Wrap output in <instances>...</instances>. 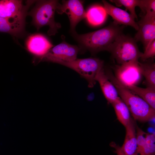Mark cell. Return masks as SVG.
<instances>
[{
    "mask_svg": "<svg viewBox=\"0 0 155 155\" xmlns=\"http://www.w3.org/2000/svg\"><path fill=\"white\" fill-rule=\"evenodd\" d=\"M123 29V27L113 22L94 32L78 34L75 31L72 33L82 47L94 53L102 51H108L111 45L122 33Z\"/></svg>",
    "mask_w": 155,
    "mask_h": 155,
    "instance_id": "1",
    "label": "cell"
},
{
    "mask_svg": "<svg viewBox=\"0 0 155 155\" xmlns=\"http://www.w3.org/2000/svg\"><path fill=\"white\" fill-rule=\"evenodd\" d=\"M105 73L116 88L119 97L126 105L134 120L147 122L155 118V109L142 99L123 86L111 72L107 71Z\"/></svg>",
    "mask_w": 155,
    "mask_h": 155,
    "instance_id": "2",
    "label": "cell"
},
{
    "mask_svg": "<svg viewBox=\"0 0 155 155\" xmlns=\"http://www.w3.org/2000/svg\"><path fill=\"white\" fill-rule=\"evenodd\" d=\"M35 2V6L28 13L32 18V24L37 30L44 26H49L48 34L49 36L55 35L61 26L54 19L58 1L37 0Z\"/></svg>",
    "mask_w": 155,
    "mask_h": 155,
    "instance_id": "3",
    "label": "cell"
},
{
    "mask_svg": "<svg viewBox=\"0 0 155 155\" xmlns=\"http://www.w3.org/2000/svg\"><path fill=\"white\" fill-rule=\"evenodd\" d=\"M136 42L134 38L122 33L111 45L108 51L119 65L138 61L142 53L140 51Z\"/></svg>",
    "mask_w": 155,
    "mask_h": 155,
    "instance_id": "4",
    "label": "cell"
},
{
    "mask_svg": "<svg viewBox=\"0 0 155 155\" xmlns=\"http://www.w3.org/2000/svg\"><path fill=\"white\" fill-rule=\"evenodd\" d=\"M59 64L76 71L88 82V86L92 88L96 83V78L104 67V62L96 58L76 59L72 61L61 62Z\"/></svg>",
    "mask_w": 155,
    "mask_h": 155,
    "instance_id": "5",
    "label": "cell"
},
{
    "mask_svg": "<svg viewBox=\"0 0 155 155\" xmlns=\"http://www.w3.org/2000/svg\"><path fill=\"white\" fill-rule=\"evenodd\" d=\"M80 49L77 46L70 44L63 41L52 48L43 56L34 58L33 63L36 64L41 61H47L59 64L61 62L72 61L77 59Z\"/></svg>",
    "mask_w": 155,
    "mask_h": 155,
    "instance_id": "6",
    "label": "cell"
},
{
    "mask_svg": "<svg viewBox=\"0 0 155 155\" xmlns=\"http://www.w3.org/2000/svg\"><path fill=\"white\" fill-rule=\"evenodd\" d=\"M139 62L131 61L115 66L114 75L123 86H136L140 81L142 75Z\"/></svg>",
    "mask_w": 155,
    "mask_h": 155,
    "instance_id": "7",
    "label": "cell"
},
{
    "mask_svg": "<svg viewBox=\"0 0 155 155\" xmlns=\"http://www.w3.org/2000/svg\"><path fill=\"white\" fill-rule=\"evenodd\" d=\"M56 11L59 14L65 13L69 18L72 32H75L77 24L86 18V12L84 9L83 1L78 0H63L59 3Z\"/></svg>",
    "mask_w": 155,
    "mask_h": 155,
    "instance_id": "8",
    "label": "cell"
},
{
    "mask_svg": "<svg viewBox=\"0 0 155 155\" xmlns=\"http://www.w3.org/2000/svg\"><path fill=\"white\" fill-rule=\"evenodd\" d=\"M35 0H27L24 4L22 0H2L0 1V17L11 18L28 12Z\"/></svg>",
    "mask_w": 155,
    "mask_h": 155,
    "instance_id": "9",
    "label": "cell"
},
{
    "mask_svg": "<svg viewBox=\"0 0 155 155\" xmlns=\"http://www.w3.org/2000/svg\"><path fill=\"white\" fill-rule=\"evenodd\" d=\"M28 12L11 18L0 17V32L9 34L17 38L25 35L26 19Z\"/></svg>",
    "mask_w": 155,
    "mask_h": 155,
    "instance_id": "10",
    "label": "cell"
},
{
    "mask_svg": "<svg viewBox=\"0 0 155 155\" xmlns=\"http://www.w3.org/2000/svg\"><path fill=\"white\" fill-rule=\"evenodd\" d=\"M27 50L34 55V58H39L45 55L53 45L44 36L36 34L29 36L26 42Z\"/></svg>",
    "mask_w": 155,
    "mask_h": 155,
    "instance_id": "11",
    "label": "cell"
},
{
    "mask_svg": "<svg viewBox=\"0 0 155 155\" xmlns=\"http://www.w3.org/2000/svg\"><path fill=\"white\" fill-rule=\"evenodd\" d=\"M137 23L138 29L134 38L136 42H142L145 49L155 40V19L142 17Z\"/></svg>",
    "mask_w": 155,
    "mask_h": 155,
    "instance_id": "12",
    "label": "cell"
},
{
    "mask_svg": "<svg viewBox=\"0 0 155 155\" xmlns=\"http://www.w3.org/2000/svg\"><path fill=\"white\" fill-rule=\"evenodd\" d=\"M103 7L107 14L111 16L114 23L118 25L129 26L137 30L138 26L135 18L126 11L113 5L105 0H102Z\"/></svg>",
    "mask_w": 155,
    "mask_h": 155,
    "instance_id": "13",
    "label": "cell"
},
{
    "mask_svg": "<svg viewBox=\"0 0 155 155\" xmlns=\"http://www.w3.org/2000/svg\"><path fill=\"white\" fill-rule=\"evenodd\" d=\"M108 102L111 104L119 97L116 89L107 76L104 68L98 72L96 78Z\"/></svg>",
    "mask_w": 155,
    "mask_h": 155,
    "instance_id": "14",
    "label": "cell"
},
{
    "mask_svg": "<svg viewBox=\"0 0 155 155\" xmlns=\"http://www.w3.org/2000/svg\"><path fill=\"white\" fill-rule=\"evenodd\" d=\"M125 128V136L121 148L125 155H137L135 126L132 119Z\"/></svg>",
    "mask_w": 155,
    "mask_h": 155,
    "instance_id": "15",
    "label": "cell"
},
{
    "mask_svg": "<svg viewBox=\"0 0 155 155\" xmlns=\"http://www.w3.org/2000/svg\"><path fill=\"white\" fill-rule=\"evenodd\" d=\"M125 87L142 99L150 107L155 110V89L148 87L141 88L133 85Z\"/></svg>",
    "mask_w": 155,
    "mask_h": 155,
    "instance_id": "16",
    "label": "cell"
},
{
    "mask_svg": "<svg viewBox=\"0 0 155 155\" xmlns=\"http://www.w3.org/2000/svg\"><path fill=\"white\" fill-rule=\"evenodd\" d=\"M107 14L103 7L94 5L90 8L86 12V18L91 25H98L104 22Z\"/></svg>",
    "mask_w": 155,
    "mask_h": 155,
    "instance_id": "17",
    "label": "cell"
},
{
    "mask_svg": "<svg viewBox=\"0 0 155 155\" xmlns=\"http://www.w3.org/2000/svg\"><path fill=\"white\" fill-rule=\"evenodd\" d=\"M111 104L114 109L118 120L125 127L131 119L126 105L120 97Z\"/></svg>",
    "mask_w": 155,
    "mask_h": 155,
    "instance_id": "18",
    "label": "cell"
},
{
    "mask_svg": "<svg viewBox=\"0 0 155 155\" xmlns=\"http://www.w3.org/2000/svg\"><path fill=\"white\" fill-rule=\"evenodd\" d=\"M142 75L145 79L147 87L155 89V64L154 63L139 62Z\"/></svg>",
    "mask_w": 155,
    "mask_h": 155,
    "instance_id": "19",
    "label": "cell"
},
{
    "mask_svg": "<svg viewBox=\"0 0 155 155\" xmlns=\"http://www.w3.org/2000/svg\"><path fill=\"white\" fill-rule=\"evenodd\" d=\"M110 1L115 3L117 6H124L126 9L129 11L130 13L135 19H137L135 8L137 6L139 7L141 0H112Z\"/></svg>",
    "mask_w": 155,
    "mask_h": 155,
    "instance_id": "20",
    "label": "cell"
},
{
    "mask_svg": "<svg viewBox=\"0 0 155 155\" xmlns=\"http://www.w3.org/2000/svg\"><path fill=\"white\" fill-rule=\"evenodd\" d=\"M139 7L144 14L142 17L146 19H155V0H141Z\"/></svg>",
    "mask_w": 155,
    "mask_h": 155,
    "instance_id": "21",
    "label": "cell"
},
{
    "mask_svg": "<svg viewBox=\"0 0 155 155\" xmlns=\"http://www.w3.org/2000/svg\"><path fill=\"white\" fill-rule=\"evenodd\" d=\"M136 136L137 144V155L141 152L146 145L145 132L137 126L136 127Z\"/></svg>",
    "mask_w": 155,
    "mask_h": 155,
    "instance_id": "22",
    "label": "cell"
},
{
    "mask_svg": "<svg viewBox=\"0 0 155 155\" xmlns=\"http://www.w3.org/2000/svg\"><path fill=\"white\" fill-rule=\"evenodd\" d=\"M155 55V40L152 41L145 49L140 59L144 61L152 57Z\"/></svg>",
    "mask_w": 155,
    "mask_h": 155,
    "instance_id": "23",
    "label": "cell"
},
{
    "mask_svg": "<svg viewBox=\"0 0 155 155\" xmlns=\"http://www.w3.org/2000/svg\"><path fill=\"white\" fill-rule=\"evenodd\" d=\"M110 146L115 150V152L117 155H125L121 147L115 142H112L110 144Z\"/></svg>",
    "mask_w": 155,
    "mask_h": 155,
    "instance_id": "24",
    "label": "cell"
},
{
    "mask_svg": "<svg viewBox=\"0 0 155 155\" xmlns=\"http://www.w3.org/2000/svg\"><path fill=\"white\" fill-rule=\"evenodd\" d=\"M145 138L146 144H155V135L154 134H150L146 133Z\"/></svg>",
    "mask_w": 155,
    "mask_h": 155,
    "instance_id": "25",
    "label": "cell"
}]
</instances>
